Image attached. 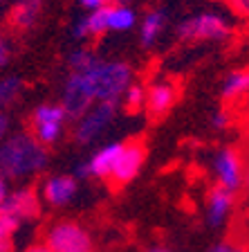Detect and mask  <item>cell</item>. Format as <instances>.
Instances as JSON below:
<instances>
[{
  "label": "cell",
  "instance_id": "1",
  "mask_svg": "<svg viewBox=\"0 0 249 252\" xmlns=\"http://www.w3.org/2000/svg\"><path fill=\"white\" fill-rule=\"evenodd\" d=\"M47 167V149L29 133H16L0 144V178H27Z\"/></svg>",
  "mask_w": 249,
  "mask_h": 252
},
{
  "label": "cell",
  "instance_id": "2",
  "mask_svg": "<svg viewBox=\"0 0 249 252\" xmlns=\"http://www.w3.org/2000/svg\"><path fill=\"white\" fill-rule=\"evenodd\" d=\"M88 79L92 81L97 104H119V99L130 88L133 72L121 61H101L99 59L92 68L88 70Z\"/></svg>",
  "mask_w": 249,
  "mask_h": 252
},
{
  "label": "cell",
  "instance_id": "3",
  "mask_svg": "<svg viewBox=\"0 0 249 252\" xmlns=\"http://www.w3.org/2000/svg\"><path fill=\"white\" fill-rule=\"evenodd\" d=\"M177 36L182 41L197 43V41H222L229 36V23L216 11H202L177 25Z\"/></svg>",
  "mask_w": 249,
  "mask_h": 252
},
{
  "label": "cell",
  "instance_id": "4",
  "mask_svg": "<svg viewBox=\"0 0 249 252\" xmlns=\"http://www.w3.org/2000/svg\"><path fill=\"white\" fill-rule=\"evenodd\" d=\"M45 246L52 252H90L92 241L85 227L72 220H61L47 230Z\"/></svg>",
  "mask_w": 249,
  "mask_h": 252
},
{
  "label": "cell",
  "instance_id": "5",
  "mask_svg": "<svg viewBox=\"0 0 249 252\" xmlns=\"http://www.w3.org/2000/svg\"><path fill=\"white\" fill-rule=\"evenodd\" d=\"M97 101L92 81L88 79L85 72H70L68 81H65V93H63V108L72 120H81L92 104Z\"/></svg>",
  "mask_w": 249,
  "mask_h": 252
},
{
  "label": "cell",
  "instance_id": "6",
  "mask_svg": "<svg viewBox=\"0 0 249 252\" xmlns=\"http://www.w3.org/2000/svg\"><path fill=\"white\" fill-rule=\"evenodd\" d=\"M211 167H213V176H216L220 187L229 189V191H238L245 185L247 169H245L243 156L236 149L227 147V149L216 151V156L211 160Z\"/></svg>",
  "mask_w": 249,
  "mask_h": 252
},
{
  "label": "cell",
  "instance_id": "7",
  "mask_svg": "<svg viewBox=\"0 0 249 252\" xmlns=\"http://www.w3.org/2000/svg\"><path fill=\"white\" fill-rule=\"evenodd\" d=\"M68 113L63 106L56 104H43L34 110V117H31V124H34V137H36L41 144L50 147L61 137L63 133V122H65Z\"/></svg>",
  "mask_w": 249,
  "mask_h": 252
},
{
  "label": "cell",
  "instance_id": "8",
  "mask_svg": "<svg viewBox=\"0 0 249 252\" xmlns=\"http://www.w3.org/2000/svg\"><path fill=\"white\" fill-rule=\"evenodd\" d=\"M114 113H117V106L114 104H97L85 113V115L79 120L77 128H74V140L79 144H92L94 140L104 135V131L110 126Z\"/></svg>",
  "mask_w": 249,
  "mask_h": 252
},
{
  "label": "cell",
  "instance_id": "9",
  "mask_svg": "<svg viewBox=\"0 0 249 252\" xmlns=\"http://www.w3.org/2000/svg\"><path fill=\"white\" fill-rule=\"evenodd\" d=\"M234 191H229V189L216 187L209 191L207 196V207H204V214H207V223L211 227H222L229 219H231V212H234Z\"/></svg>",
  "mask_w": 249,
  "mask_h": 252
},
{
  "label": "cell",
  "instance_id": "10",
  "mask_svg": "<svg viewBox=\"0 0 249 252\" xmlns=\"http://www.w3.org/2000/svg\"><path fill=\"white\" fill-rule=\"evenodd\" d=\"M141 164H144V147L139 142H130V144H124L121 149V156L117 160V167L112 171V180L117 185H126L135 178L139 173Z\"/></svg>",
  "mask_w": 249,
  "mask_h": 252
},
{
  "label": "cell",
  "instance_id": "11",
  "mask_svg": "<svg viewBox=\"0 0 249 252\" xmlns=\"http://www.w3.org/2000/svg\"><path fill=\"white\" fill-rule=\"evenodd\" d=\"M0 210L9 212L11 216H16V219L23 223V220H29V219H34V216H38L41 205H38V196L34 189L21 187V189H16L14 194L7 196L5 205H2Z\"/></svg>",
  "mask_w": 249,
  "mask_h": 252
},
{
  "label": "cell",
  "instance_id": "12",
  "mask_svg": "<svg viewBox=\"0 0 249 252\" xmlns=\"http://www.w3.org/2000/svg\"><path fill=\"white\" fill-rule=\"evenodd\" d=\"M77 196V178L74 176H52L43 185V198L52 207H63Z\"/></svg>",
  "mask_w": 249,
  "mask_h": 252
},
{
  "label": "cell",
  "instance_id": "13",
  "mask_svg": "<svg viewBox=\"0 0 249 252\" xmlns=\"http://www.w3.org/2000/svg\"><path fill=\"white\" fill-rule=\"evenodd\" d=\"M121 149H124V144H119V142H112V144H106V147L99 149L88 160L90 176H94V178L112 176L114 167H117V160H119V156H121Z\"/></svg>",
  "mask_w": 249,
  "mask_h": 252
},
{
  "label": "cell",
  "instance_id": "14",
  "mask_svg": "<svg viewBox=\"0 0 249 252\" xmlns=\"http://www.w3.org/2000/svg\"><path fill=\"white\" fill-rule=\"evenodd\" d=\"M177 90L173 84L168 81H157V84L151 86V90L146 93V106L151 110V115H164L171 110V106L175 104Z\"/></svg>",
  "mask_w": 249,
  "mask_h": 252
},
{
  "label": "cell",
  "instance_id": "15",
  "mask_svg": "<svg viewBox=\"0 0 249 252\" xmlns=\"http://www.w3.org/2000/svg\"><path fill=\"white\" fill-rule=\"evenodd\" d=\"M166 27V14L162 9H153L144 16L139 27V43L144 47H151L157 43V38L162 36V32Z\"/></svg>",
  "mask_w": 249,
  "mask_h": 252
},
{
  "label": "cell",
  "instance_id": "16",
  "mask_svg": "<svg viewBox=\"0 0 249 252\" xmlns=\"http://www.w3.org/2000/svg\"><path fill=\"white\" fill-rule=\"evenodd\" d=\"M43 0H18V5L11 9V21H14L16 27L21 30H27L36 23L38 14H41Z\"/></svg>",
  "mask_w": 249,
  "mask_h": 252
},
{
  "label": "cell",
  "instance_id": "17",
  "mask_svg": "<svg viewBox=\"0 0 249 252\" xmlns=\"http://www.w3.org/2000/svg\"><path fill=\"white\" fill-rule=\"evenodd\" d=\"M249 93V70H236L231 72L222 84V97L227 101L240 99Z\"/></svg>",
  "mask_w": 249,
  "mask_h": 252
},
{
  "label": "cell",
  "instance_id": "18",
  "mask_svg": "<svg viewBox=\"0 0 249 252\" xmlns=\"http://www.w3.org/2000/svg\"><path fill=\"white\" fill-rule=\"evenodd\" d=\"M21 227V220L9 212L0 210V252H14V234Z\"/></svg>",
  "mask_w": 249,
  "mask_h": 252
},
{
  "label": "cell",
  "instance_id": "19",
  "mask_svg": "<svg viewBox=\"0 0 249 252\" xmlns=\"http://www.w3.org/2000/svg\"><path fill=\"white\" fill-rule=\"evenodd\" d=\"M137 16L128 5H112L110 7V30L114 32H126L135 25Z\"/></svg>",
  "mask_w": 249,
  "mask_h": 252
},
{
  "label": "cell",
  "instance_id": "20",
  "mask_svg": "<svg viewBox=\"0 0 249 252\" xmlns=\"http://www.w3.org/2000/svg\"><path fill=\"white\" fill-rule=\"evenodd\" d=\"M85 18H88L90 36H101L110 30V5L90 11V16H85Z\"/></svg>",
  "mask_w": 249,
  "mask_h": 252
},
{
  "label": "cell",
  "instance_id": "21",
  "mask_svg": "<svg viewBox=\"0 0 249 252\" xmlns=\"http://www.w3.org/2000/svg\"><path fill=\"white\" fill-rule=\"evenodd\" d=\"M97 61L99 59L90 50H83L81 47V50H74L68 57V68H70V72H88Z\"/></svg>",
  "mask_w": 249,
  "mask_h": 252
},
{
  "label": "cell",
  "instance_id": "22",
  "mask_svg": "<svg viewBox=\"0 0 249 252\" xmlns=\"http://www.w3.org/2000/svg\"><path fill=\"white\" fill-rule=\"evenodd\" d=\"M21 88H23V81L18 77H5L2 79V81H0V108L9 106L11 101L18 97Z\"/></svg>",
  "mask_w": 249,
  "mask_h": 252
},
{
  "label": "cell",
  "instance_id": "23",
  "mask_svg": "<svg viewBox=\"0 0 249 252\" xmlns=\"http://www.w3.org/2000/svg\"><path fill=\"white\" fill-rule=\"evenodd\" d=\"M144 101H146V93H144V88H141L139 84H130V88L126 90V94H124V104H126V108H128L130 113H135V110H139L141 106H144Z\"/></svg>",
  "mask_w": 249,
  "mask_h": 252
},
{
  "label": "cell",
  "instance_id": "24",
  "mask_svg": "<svg viewBox=\"0 0 249 252\" xmlns=\"http://www.w3.org/2000/svg\"><path fill=\"white\" fill-rule=\"evenodd\" d=\"M209 252H245V248L238 246L236 241H229V239H224V241L213 243Z\"/></svg>",
  "mask_w": 249,
  "mask_h": 252
},
{
  "label": "cell",
  "instance_id": "25",
  "mask_svg": "<svg viewBox=\"0 0 249 252\" xmlns=\"http://www.w3.org/2000/svg\"><path fill=\"white\" fill-rule=\"evenodd\" d=\"M229 124H231V115H229L227 110H218V113H213L211 115V126L213 128L222 131V128H227Z\"/></svg>",
  "mask_w": 249,
  "mask_h": 252
},
{
  "label": "cell",
  "instance_id": "26",
  "mask_svg": "<svg viewBox=\"0 0 249 252\" xmlns=\"http://www.w3.org/2000/svg\"><path fill=\"white\" fill-rule=\"evenodd\" d=\"M72 36L77 38V41H81V38L90 36V30H88V18H79V21L74 23V27H72Z\"/></svg>",
  "mask_w": 249,
  "mask_h": 252
},
{
  "label": "cell",
  "instance_id": "27",
  "mask_svg": "<svg viewBox=\"0 0 249 252\" xmlns=\"http://www.w3.org/2000/svg\"><path fill=\"white\" fill-rule=\"evenodd\" d=\"M236 14L240 16H249V0H224Z\"/></svg>",
  "mask_w": 249,
  "mask_h": 252
},
{
  "label": "cell",
  "instance_id": "28",
  "mask_svg": "<svg viewBox=\"0 0 249 252\" xmlns=\"http://www.w3.org/2000/svg\"><path fill=\"white\" fill-rule=\"evenodd\" d=\"M7 61H9V45H7V41L0 34V68H5Z\"/></svg>",
  "mask_w": 249,
  "mask_h": 252
},
{
  "label": "cell",
  "instance_id": "29",
  "mask_svg": "<svg viewBox=\"0 0 249 252\" xmlns=\"http://www.w3.org/2000/svg\"><path fill=\"white\" fill-rule=\"evenodd\" d=\"M85 9H90V11H94V9H99V7H106L108 5V0H79Z\"/></svg>",
  "mask_w": 249,
  "mask_h": 252
},
{
  "label": "cell",
  "instance_id": "30",
  "mask_svg": "<svg viewBox=\"0 0 249 252\" xmlns=\"http://www.w3.org/2000/svg\"><path fill=\"white\" fill-rule=\"evenodd\" d=\"M7 131H9V120H7V115L0 113V144L7 140Z\"/></svg>",
  "mask_w": 249,
  "mask_h": 252
},
{
  "label": "cell",
  "instance_id": "31",
  "mask_svg": "<svg viewBox=\"0 0 249 252\" xmlns=\"http://www.w3.org/2000/svg\"><path fill=\"white\" fill-rule=\"evenodd\" d=\"M7 196H9V191H7V183H5V178H0V207L5 205Z\"/></svg>",
  "mask_w": 249,
  "mask_h": 252
},
{
  "label": "cell",
  "instance_id": "32",
  "mask_svg": "<svg viewBox=\"0 0 249 252\" xmlns=\"http://www.w3.org/2000/svg\"><path fill=\"white\" fill-rule=\"evenodd\" d=\"M25 252H52V250H50V248L43 243V246H31V248H27Z\"/></svg>",
  "mask_w": 249,
  "mask_h": 252
},
{
  "label": "cell",
  "instance_id": "33",
  "mask_svg": "<svg viewBox=\"0 0 249 252\" xmlns=\"http://www.w3.org/2000/svg\"><path fill=\"white\" fill-rule=\"evenodd\" d=\"M148 252H168V250H166V248H151Z\"/></svg>",
  "mask_w": 249,
  "mask_h": 252
},
{
  "label": "cell",
  "instance_id": "34",
  "mask_svg": "<svg viewBox=\"0 0 249 252\" xmlns=\"http://www.w3.org/2000/svg\"><path fill=\"white\" fill-rule=\"evenodd\" d=\"M245 185H247V191H249V167H247V178H245Z\"/></svg>",
  "mask_w": 249,
  "mask_h": 252
},
{
  "label": "cell",
  "instance_id": "35",
  "mask_svg": "<svg viewBox=\"0 0 249 252\" xmlns=\"http://www.w3.org/2000/svg\"><path fill=\"white\" fill-rule=\"evenodd\" d=\"M117 2H119V5H126V2H128V0H117Z\"/></svg>",
  "mask_w": 249,
  "mask_h": 252
},
{
  "label": "cell",
  "instance_id": "36",
  "mask_svg": "<svg viewBox=\"0 0 249 252\" xmlns=\"http://www.w3.org/2000/svg\"><path fill=\"white\" fill-rule=\"evenodd\" d=\"M0 2H2V0H0Z\"/></svg>",
  "mask_w": 249,
  "mask_h": 252
}]
</instances>
